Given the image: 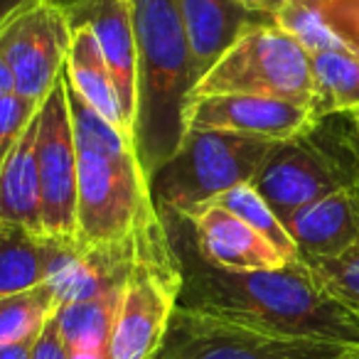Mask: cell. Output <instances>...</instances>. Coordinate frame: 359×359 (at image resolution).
Here are the masks:
<instances>
[{
  "label": "cell",
  "mask_w": 359,
  "mask_h": 359,
  "mask_svg": "<svg viewBox=\"0 0 359 359\" xmlns=\"http://www.w3.org/2000/svg\"><path fill=\"white\" fill-rule=\"evenodd\" d=\"M175 249L182 266L177 308L269 337L359 344V318L334 300L300 259L280 269L226 271L210 266L187 246L175 244Z\"/></svg>",
  "instance_id": "obj_1"
},
{
  "label": "cell",
  "mask_w": 359,
  "mask_h": 359,
  "mask_svg": "<svg viewBox=\"0 0 359 359\" xmlns=\"http://www.w3.org/2000/svg\"><path fill=\"white\" fill-rule=\"evenodd\" d=\"M67 101L76 143V239L89 246L123 244L158 212L135 138L104 121L69 84Z\"/></svg>",
  "instance_id": "obj_2"
},
{
  "label": "cell",
  "mask_w": 359,
  "mask_h": 359,
  "mask_svg": "<svg viewBox=\"0 0 359 359\" xmlns=\"http://www.w3.org/2000/svg\"><path fill=\"white\" fill-rule=\"evenodd\" d=\"M138 42L135 148L145 175L160 170L182 145L197 72L175 0H130Z\"/></svg>",
  "instance_id": "obj_3"
},
{
  "label": "cell",
  "mask_w": 359,
  "mask_h": 359,
  "mask_svg": "<svg viewBox=\"0 0 359 359\" xmlns=\"http://www.w3.org/2000/svg\"><path fill=\"white\" fill-rule=\"evenodd\" d=\"M182 290V266L165 224L153 212L135 231V256L121 293L109 359H155Z\"/></svg>",
  "instance_id": "obj_4"
},
{
  "label": "cell",
  "mask_w": 359,
  "mask_h": 359,
  "mask_svg": "<svg viewBox=\"0 0 359 359\" xmlns=\"http://www.w3.org/2000/svg\"><path fill=\"white\" fill-rule=\"evenodd\" d=\"M273 143L224 130H187L182 145L150 175L160 215L185 217L236 185H251Z\"/></svg>",
  "instance_id": "obj_5"
},
{
  "label": "cell",
  "mask_w": 359,
  "mask_h": 359,
  "mask_svg": "<svg viewBox=\"0 0 359 359\" xmlns=\"http://www.w3.org/2000/svg\"><path fill=\"white\" fill-rule=\"evenodd\" d=\"M359 182V163L344 145L332 116L315 121L308 133L273 143L251 187L280 222L300 207Z\"/></svg>",
  "instance_id": "obj_6"
},
{
  "label": "cell",
  "mask_w": 359,
  "mask_h": 359,
  "mask_svg": "<svg viewBox=\"0 0 359 359\" xmlns=\"http://www.w3.org/2000/svg\"><path fill=\"white\" fill-rule=\"evenodd\" d=\"M215 94L271 96L310 109L313 69L308 50L273 20L256 22L197 81L192 99Z\"/></svg>",
  "instance_id": "obj_7"
},
{
  "label": "cell",
  "mask_w": 359,
  "mask_h": 359,
  "mask_svg": "<svg viewBox=\"0 0 359 359\" xmlns=\"http://www.w3.org/2000/svg\"><path fill=\"white\" fill-rule=\"evenodd\" d=\"M72 27L57 0H22L0 25V57L13 76L15 94L42 104L67 67Z\"/></svg>",
  "instance_id": "obj_8"
},
{
  "label": "cell",
  "mask_w": 359,
  "mask_h": 359,
  "mask_svg": "<svg viewBox=\"0 0 359 359\" xmlns=\"http://www.w3.org/2000/svg\"><path fill=\"white\" fill-rule=\"evenodd\" d=\"M342 344L280 339L177 308L155 359H334Z\"/></svg>",
  "instance_id": "obj_9"
},
{
  "label": "cell",
  "mask_w": 359,
  "mask_h": 359,
  "mask_svg": "<svg viewBox=\"0 0 359 359\" xmlns=\"http://www.w3.org/2000/svg\"><path fill=\"white\" fill-rule=\"evenodd\" d=\"M37 177L47 236H76V143L65 72L37 111Z\"/></svg>",
  "instance_id": "obj_10"
},
{
  "label": "cell",
  "mask_w": 359,
  "mask_h": 359,
  "mask_svg": "<svg viewBox=\"0 0 359 359\" xmlns=\"http://www.w3.org/2000/svg\"><path fill=\"white\" fill-rule=\"evenodd\" d=\"M135 256V234L123 244L89 246L76 236L45 234V283L57 308L121 293Z\"/></svg>",
  "instance_id": "obj_11"
},
{
  "label": "cell",
  "mask_w": 359,
  "mask_h": 359,
  "mask_svg": "<svg viewBox=\"0 0 359 359\" xmlns=\"http://www.w3.org/2000/svg\"><path fill=\"white\" fill-rule=\"evenodd\" d=\"M315 126L308 106L293 101L251 94H215L190 101L185 116L187 130H224L249 138L280 140L298 138Z\"/></svg>",
  "instance_id": "obj_12"
},
{
  "label": "cell",
  "mask_w": 359,
  "mask_h": 359,
  "mask_svg": "<svg viewBox=\"0 0 359 359\" xmlns=\"http://www.w3.org/2000/svg\"><path fill=\"white\" fill-rule=\"evenodd\" d=\"M69 27L86 25L94 32L121 104L133 123L138 111V42L130 0H74L65 6Z\"/></svg>",
  "instance_id": "obj_13"
},
{
  "label": "cell",
  "mask_w": 359,
  "mask_h": 359,
  "mask_svg": "<svg viewBox=\"0 0 359 359\" xmlns=\"http://www.w3.org/2000/svg\"><path fill=\"white\" fill-rule=\"evenodd\" d=\"M180 219L190 222L202 261L226 271H266L290 264L278 249L231 212L200 205Z\"/></svg>",
  "instance_id": "obj_14"
},
{
  "label": "cell",
  "mask_w": 359,
  "mask_h": 359,
  "mask_svg": "<svg viewBox=\"0 0 359 359\" xmlns=\"http://www.w3.org/2000/svg\"><path fill=\"white\" fill-rule=\"evenodd\" d=\"M283 226L298 249L300 261L330 259L359 244V217L349 190L300 207Z\"/></svg>",
  "instance_id": "obj_15"
},
{
  "label": "cell",
  "mask_w": 359,
  "mask_h": 359,
  "mask_svg": "<svg viewBox=\"0 0 359 359\" xmlns=\"http://www.w3.org/2000/svg\"><path fill=\"white\" fill-rule=\"evenodd\" d=\"M175 3L182 18L197 81L251 25L261 22L256 18L259 13L249 11L244 0H175Z\"/></svg>",
  "instance_id": "obj_16"
},
{
  "label": "cell",
  "mask_w": 359,
  "mask_h": 359,
  "mask_svg": "<svg viewBox=\"0 0 359 359\" xmlns=\"http://www.w3.org/2000/svg\"><path fill=\"white\" fill-rule=\"evenodd\" d=\"M67 79L74 86V91L101 116L109 121L114 128L133 135V123L128 121L121 104V96L116 91V84L111 79V72L106 67V60L101 55V47L96 42L94 32L86 25L72 27V45L67 55Z\"/></svg>",
  "instance_id": "obj_17"
},
{
  "label": "cell",
  "mask_w": 359,
  "mask_h": 359,
  "mask_svg": "<svg viewBox=\"0 0 359 359\" xmlns=\"http://www.w3.org/2000/svg\"><path fill=\"white\" fill-rule=\"evenodd\" d=\"M37 116L22 140L0 168V219L45 234L42 226V195L35 160Z\"/></svg>",
  "instance_id": "obj_18"
},
{
  "label": "cell",
  "mask_w": 359,
  "mask_h": 359,
  "mask_svg": "<svg viewBox=\"0 0 359 359\" xmlns=\"http://www.w3.org/2000/svg\"><path fill=\"white\" fill-rule=\"evenodd\" d=\"M310 69H313L310 114L315 121L359 109V55L347 50L310 52Z\"/></svg>",
  "instance_id": "obj_19"
},
{
  "label": "cell",
  "mask_w": 359,
  "mask_h": 359,
  "mask_svg": "<svg viewBox=\"0 0 359 359\" xmlns=\"http://www.w3.org/2000/svg\"><path fill=\"white\" fill-rule=\"evenodd\" d=\"M45 283V234L0 219V298Z\"/></svg>",
  "instance_id": "obj_20"
},
{
  "label": "cell",
  "mask_w": 359,
  "mask_h": 359,
  "mask_svg": "<svg viewBox=\"0 0 359 359\" xmlns=\"http://www.w3.org/2000/svg\"><path fill=\"white\" fill-rule=\"evenodd\" d=\"M121 293H109L101 295V298L81 300V303H69L57 308L55 318L57 325H60V334L65 339L67 352L94 349V352L109 354Z\"/></svg>",
  "instance_id": "obj_21"
},
{
  "label": "cell",
  "mask_w": 359,
  "mask_h": 359,
  "mask_svg": "<svg viewBox=\"0 0 359 359\" xmlns=\"http://www.w3.org/2000/svg\"><path fill=\"white\" fill-rule=\"evenodd\" d=\"M55 313L57 300L47 283L0 298V344L40 337L42 327Z\"/></svg>",
  "instance_id": "obj_22"
},
{
  "label": "cell",
  "mask_w": 359,
  "mask_h": 359,
  "mask_svg": "<svg viewBox=\"0 0 359 359\" xmlns=\"http://www.w3.org/2000/svg\"><path fill=\"white\" fill-rule=\"evenodd\" d=\"M205 205H215V207H222V210L231 212V215L239 217L244 224H249L256 234H261L266 241H271V244L283 254L285 261H298V249H295L290 234L285 231L283 222L273 215V210L266 205L264 197L251 185H236V187H231V190L222 192V195L212 197Z\"/></svg>",
  "instance_id": "obj_23"
},
{
  "label": "cell",
  "mask_w": 359,
  "mask_h": 359,
  "mask_svg": "<svg viewBox=\"0 0 359 359\" xmlns=\"http://www.w3.org/2000/svg\"><path fill=\"white\" fill-rule=\"evenodd\" d=\"M303 264L310 266V271L320 280V285L334 300H339L344 308L352 310L359 318V244L342 251L339 256L313 259L303 261Z\"/></svg>",
  "instance_id": "obj_24"
},
{
  "label": "cell",
  "mask_w": 359,
  "mask_h": 359,
  "mask_svg": "<svg viewBox=\"0 0 359 359\" xmlns=\"http://www.w3.org/2000/svg\"><path fill=\"white\" fill-rule=\"evenodd\" d=\"M37 111H40V104L15 94V91L0 96V168L22 140V135L27 133Z\"/></svg>",
  "instance_id": "obj_25"
},
{
  "label": "cell",
  "mask_w": 359,
  "mask_h": 359,
  "mask_svg": "<svg viewBox=\"0 0 359 359\" xmlns=\"http://www.w3.org/2000/svg\"><path fill=\"white\" fill-rule=\"evenodd\" d=\"M332 32L359 55V0H315Z\"/></svg>",
  "instance_id": "obj_26"
},
{
  "label": "cell",
  "mask_w": 359,
  "mask_h": 359,
  "mask_svg": "<svg viewBox=\"0 0 359 359\" xmlns=\"http://www.w3.org/2000/svg\"><path fill=\"white\" fill-rule=\"evenodd\" d=\"M30 359H69V352H67V347H65V339H62V334H60V325H57L55 315L47 320L40 337L35 339Z\"/></svg>",
  "instance_id": "obj_27"
},
{
  "label": "cell",
  "mask_w": 359,
  "mask_h": 359,
  "mask_svg": "<svg viewBox=\"0 0 359 359\" xmlns=\"http://www.w3.org/2000/svg\"><path fill=\"white\" fill-rule=\"evenodd\" d=\"M332 121L337 126L339 135H342L344 145H347L349 153L359 163V109L344 111V114H332Z\"/></svg>",
  "instance_id": "obj_28"
},
{
  "label": "cell",
  "mask_w": 359,
  "mask_h": 359,
  "mask_svg": "<svg viewBox=\"0 0 359 359\" xmlns=\"http://www.w3.org/2000/svg\"><path fill=\"white\" fill-rule=\"evenodd\" d=\"M35 339H25V342H13V344H0V359H30L32 357V347H35Z\"/></svg>",
  "instance_id": "obj_29"
},
{
  "label": "cell",
  "mask_w": 359,
  "mask_h": 359,
  "mask_svg": "<svg viewBox=\"0 0 359 359\" xmlns=\"http://www.w3.org/2000/svg\"><path fill=\"white\" fill-rule=\"evenodd\" d=\"M285 0H244V6L249 11L259 13V15H266V18H273L276 13L283 8Z\"/></svg>",
  "instance_id": "obj_30"
},
{
  "label": "cell",
  "mask_w": 359,
  "mask_h": 359,
  "mask_svg": "<svg viewBox=\"0 0 359 359\" xmlns=\"http://www.w3.org/2000/svg\"><path fill=\"white\" fill-rule=\"evenodd\" d=\"M15 91V86H13V76H11V69H8L6 60L0 57V96H8Z\"/></svg>",
  "instance_id": "obj_31"
},
{
  "label": "cell",
  "mask_w": 359,
  "mask_h": 359,
  "mask_svg": "<svg viewBox=\"0 0 359 359\" xmlns=\"http://www.w3.org/2000/svg\"><path fill=\"white\" fill-rule=\"evenodd\" d=\"M22 6V0H0V25Z\"/></svg>",
  "instance_id": "obj_32"
},
{
  "label": "cell",
  "mask_w": 359,
  "mask_h": 359,
  "mask_svg": "<svg viewBox=\"0 0 359 359\" xmlns=\"http://www.w3.org/2000/svg\"><path fill=\"white\" fill-rule=\"evenodd\" d=\"M334 359H359V344H354V347H344Z\"/></svg>",
  "instance_id": "obj_33"
},
{
  "label": "cell",
  "mask_w": 359,
  "mask_h": 359,
  "mask_svg": "<svg viewBox=\"0 0 359 359\" xmlns=\"http://www.w3.org/2000/svg\"><path fill=\"white\" fill-rule=\"evenodd\" d=\"M349 192H352V200H354V207H357V217H359V182L349 187Z\"/></svg>",
  "instance_id": "obj_34"
}]
</instances>
